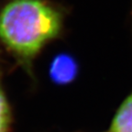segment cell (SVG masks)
Instances as JSON below:
<instances>
[{
  "mask_svg": "<svg viewBox=\"0 0 132 132\" xmlns=\"http://www.w3.org/2000/svg\"><path fill=\"white\" fill-rule=\"evenodd\" d=\"M63 16L46 0H10L0 10V43L24 67L60 35Z\"/></svg>",
  "mask_w": 132,
  "mask_h": 132,
  "instance_id": "obj_1",
  "label": "cell"
},
{
  "mask_svg": "<svg viewBox=\"0 0 132 132\" xmlns=\"http://www.w3.org/2000/svg\"><path fill=\"white\" fill-rule=\"evenodd\" d=\"M110 132H132V92L116 112L111 122Z\"/></svg>",
  "mask_w": 132,
  "mask_h": 132,
  "instance_id": "obj_2",
  "label": "cell"
},
{
  "mask_svg": "<svg viewBox=\"0 0 132 132\" xmlns=\"http://www.w3.org/2000/svg\"><path fill=\"white\" fill-rule=\"evenodd\" d=\"M76 74V64L72 58L61 55L55 58L51 67L52 79L60 84H65L74 78Z\"/></svg>",
  "mask_w": 132,
  "mask_h": 132,
  "instance_id": "obj_3",
  "label": "cell"
},
{
  "mask_svg": "<svg viewBox=\"0 0 132 132\" xmlns=\"http://www.w3.org/2000/svg\"><path fill=\"white\" fill-rule=\"evenodd\" d=\"M13 124L11 106L0 82V132H10Z\"/></svg>",
  "mask_w": 132,
  "mask_h": 132,
  "instance_id": "obj_4",
  "label": "cell"
}]
</instances>
